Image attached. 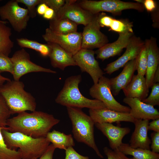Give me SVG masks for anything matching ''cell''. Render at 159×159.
<instances>
[{
    "label": "cell",
    "instance_id": "obj_42",
    "mask_svg": "<svg viewBox=\"0 0 159 159\" xmlns=\"http://www.w3.org/2000/svg\"><path fill=\"white\" fill-rule=\"evenodd\" d=\"M148 130H153L154 132H159V119L153 120L149 122Z\"/></svg>",
    "mask_w": 159,
    "mask_h": 159
},
{
    "label": "cell",
    "instance_id": "obj_6",
    "mask_svg": "<svg viewBox=\"0 0 159 159\" xmlns=\"http://www.w3.org/2000/svg\"><path fill=\"white\" fill-rule=\"evenodd\" d=\"M77 3L82 8L93 14L105 11L118 15L120 14L122 11L125 10L133 9L142 11L144 9L142 4L125 2L119 0L98 1L84 0Z\"/></svg>",
    "mask_w": 159,
    "mask_h": 159
},
{
    "label": "cell",
    "instance_id": "obj_47",
    "mask_svg": "<svg viewBox=\"0 0 159 159\" xmlns=\"http://www.w3.org/2000/svg\"><path fill=\"white\" fill-rule=\"evenodd\" d=\"M1 21V20H0V21Z\"/></svg>",
    "mask_w": 159,
    "mask_h": 159
},
{
    "label": "cell",
    "instance_id": "obj_24",
    "mask_svg": "<svg viewBox=\"0 0 159 159\" xmlns=\"http://www.w3.org/2000/svg\"><path fill=\"white\" fill-rule=\"evenodd\" d=\"M99 23L101 27H109L111 30L119 34L133 33L132 23L127 20L116 19L103 13H100Z\"/></svg>",
    "mask_w": 159,
    "mask_h": 159
},
{
    "label": "cell",
    "instance_id": "obj_9",
    "mask_svg": "<svg viewBox=\"0 0 159 159\" xmlns=\"http://www.w3.org/2000/svg\"><path fill=\"white\" fill-rule=\"evenodd\" d=\"M11 58L13 65L12 75L15 80H19L22 76L30 72L56 73L54 71L43 67L32 62L29 54L24 48L16 51Z\"/></svg>",
    "mask_w": 159,
    "mask_h": 159
},
{
    "label": "cell",
    "instance_id": "obj_3",
    "mask_svg": "<svg viewBox=\"0 0 159 159\" xmlns=\"http://www.w3.org/2000/svg\"><path fill=\"white\" fill-rule=\"evenodd\" d=\"M81 80L80 74L66 79L63 88L55 99V102L67 107L96 110L107 108L101 101L88 99L82 94L79 89V85Z\"/></svg>",
    "mask_w": 159,
    "mask_h": 159
},
{
    "label": "cell",
    "instance_id": "obj_1",
    "mask_svg": "<svg viewBox=\"0 0 159 159\" xmlns=\"http://www.w3.org/2000/svg\"><path fill=\"white\" fill-rule=\"evenodd\" d=\"M60 120L47 113L35 111L30 113L24 112L7 120V130L19 132L34 138L46 137Z\"/></svg>",
    "mask_w": 159,
    "mask_h": 159
},
{
    "label": "cell",
    "instance_id": "obj_28",
    "mask_svg": "<svg viewBox=\"0 0 159 159\" xmlns=\"http://www.w3.org/2000/svg\"><path fill=\"white\" fill-rule=\"evenodd\" d=\"M7 23L6 21H0V52L9 56L14 47V43L10 38L11 30L6 25Z\"/></svg>",
    "mask_w": 159,
    "mask_h": 159
},
{
    "label": "cell",
    "instance_id": "obj_33",
    "mask_svg": "<svg viewBox=\"0 0 159 159\" xmlns=\"http://www.w3.org/2000/svg\"><path fill=\"white\" fill-rule=\"evenodd\" d=\"M152 90L149 95L142 101L154 107L159 105V83L154 84L151 87Z\"/></svg>",
    "mask_w": 159,
    "mask_h": 159
},
{
    "label": "cell",
    "instance_id": "obj_20",
    "mask_svg": "<svg viewBox=\"0 0 159 159\" xmlns=\"http://www.w3.org/2000/svg\"><path fill=\"white\" fill-rule=\"evenodd\" d=\"M149 121L136 119L134 123L135 129L129 141V145L131 148L150 149L151 140L148 135Z\"/></svg>",
    "mask_w": 159,
    "mask_h": 159
},
{
    "label": "cell",
    "instance_id": "obj_35",
    "mask_svg": "<svg viewBox=\"0 0 159 159\" xmlns=\"http://www.w3.org/2000/svg\"><path fill=\"white\" fill-rule=\"evenodd\" d=\"M19 3H22L26 6L30 18H34L37 15L36 6L41 3V0H16Z\"/></svg>",
    "mask_w": 159,
    "mask_h": 159
},
{
    "label": "cell",
    "instance_id": "obj_32",
    "mask_svg": "<svg viewBox=\"0 0 159 159\" xmlns=\"http://www.w3.org/2000/svg\"><path fill=\"white\" fill-rule=\"evenodd\" d=\"M11 115L4 99L0 94V127H6L7 120Z\"/></svg>",
    "mask_w": 159,
    "mask_h": 159
},
{
    "label": "cell",
    "instance_id": "obj_22",
    "mask_svg": "<svg viewBox=\"0 0 159 159\" xmlns=\"http://www.w3.org/2000/svg\"><path fill=\"white\" fill-rule=\"evenodd\" d=\"M135 70L136 60L135 59L127 63L118 75L110 79L113 95H117L121 90L127 86L131 80Z\"/></svg>",
    "mask_w": 159,
    "mask_h": 159
},
{
    "label": "cell",
    "instance_id": "obj_7",
    "mask_svg": "<svg viewBox=\"0 0 159 159\" xmlns=\"http://www.w3.org/2000/svg\"><path fill=\"white\" fill-rule=\"evenodd\" d=\"M89 93L93 98L101 101L109 109L115 111L129 113V107L121 104L114 97L112 94L110 79L102 76L97 83L94 85L89 90Z\"/></svg>",
    "mask_w": 159,
    "mask_h": 159
},
{
    "label": "cell",
    "instance_id": "obj_10",
    "mask_svg": "<svg viewBox=\"0 0 159 159\" xmlns=\"http://www.w3.org/2000/svg\"><path fill=\"white\" fill-rule=\"evenodd\" d=\"M100 13L94 14L91 21L85 26L82 33L81 48H99L108 43L107 37L100 31Z\"/></svg>",
    "mask_w": 159,
    "mask_h": 159
},
{
    "label": "cell",
    "instance_id": "obj_34",
    "mask_svg": "<svg viewBox=\"0 0 159 159\" xmlns=\"http://www.w3.org/2000/svg\"><path fill=\"white\" fill-rule=\"evenodd\" d=\"M13 71V65L11 58L0 52V74L8 72L12 74Z\"/></svg>",
    "mask_w": 159,
    "mask_h": 159
},
{
    "label": "cell",
    "instance_id": "obj_40",
    "mask_svg": "<svg viewBox=\"0 0 159 159\" xmlns=\"http://www.w3.org/2000/svg\"><path fill=\"white\" fill-rule=\"evenodd\" d=\"M56 148L52 144H50L47 149L39 159H53Z\"/></svg>",
    "mask_w": 159,
    "mask_h": 159
},
{
    "label": "cell",
    "instance_id": "obj_39",
    "mask_svg": "<svg viewBox=\"0 0 159 159\" xmlns=\"http://www.w3.org/2000/svg\"><path fill=\"white\" fill-rule=\"evenodd\" d=\"M151 145L150 149L155 153H159V132H153L150 134Z\"/></svg>",
    "mask_w": 159,
    "mask_h": 159
},
{
    "label": "cell",
    "instance_id": "obj_30",
    "mask_svg": "<svg viewBox=\"0 0 159 159\" xmlns=\"http://www.w3.org/2000/svg\"><path fill=\"white\" fill-rule=\"evenodd\" d=\"M6 127H0V159H22L19 150L9 148L5 142L1 130Z\"/></svg>",
    "mask_w": 159,
    "mask_h": 159
},
{
    "label": "cell",
    "instance_id": "obj_2",
    "mask_svg": "<svg viewBox=\"0 0 159 159\" xmlns=\"http://www.w3.org/2000/svg\"><path fill=\"white\" fill-rule=\"evenodd\" d=\"M7 127L2 130L8 147L19 148L22 159H37L45 151L50 142L46 137L34 138L19 132H11Z\"/></svg>",
    "mask_w": 159,
    "mask_h": 159
},
{
    "label": "cell",
    "instance_id": "obj_17",
    "mask_svg": "<svg viewBox=\"0 0 159 159\" xmlns=\"http://www.w3.org/2000/svg\"><path fill=\"white\" fill-rule=\"evenodd\" d=\"M95 125L107 138L112 150L118 148L122 143L123 138L131 130L129 127L116 126L110 123H95Z\"/></svg>",
    "mask_w": 159,
    "mask_h": 159
},
{
    "label": "cell",
    "instance_id": "obj_31",
    "mask_svg": "<svg viewBox=\"0 0 159 159\" xmlns=\"http://www.w3.org/2000/svg\"><path fill=\"white\" fill-rule=\"evenodd\" d=\"M148 50L147 44H145L140 52L135 58L136 69L138 74L144 76L147 67Z\"/></svg>",
    "mask_w": 159,
    "mask_h": 159
},
{
    "label": "cell",
    "instance_id": "obj_19",
    "mask_svg": "<svg viewBox=\"0 0 159 159\" xmlns=\"http://www.w3.org/2000/svg\"><path fill=\"white\" fill-rule=\"evenodd\" d=\"M148 50L147 67L145 74L146 85L149 88L153 84L155 73L159 67V49L156 39L152 37L146 40Z\"/></svg>",
    "mask_w": 159,
    "mask_h": 159
},
{
    "label": "cell",
    "instance_id": "obj_23",
    "mask_svg": "<svg viewBox=\"0 0 159 159\" xmlns=\"http://www.w3.org/2000/svg\"><path fill=\"white\" fill-rule=\"evenodd\" d=\"M122 90L125 97L136 98L142 101L147 97L149 92L144 76L138 74L134 75L130 82Z\"/></svg>",
    "mask_w": 159,
    "mask_h": 159
},
{
    "label": "cell",
    "instance_id": "obj_15",
    "mask_svg": "<svg viewBox=\"0 0 159 159\" xmlns=\"http://www.w3.org/2000/svg\"><path fill=\"white\" fill-rule=\"evenodd\" d=\"M123 101L129 106V114L136 119L149 120L159 119V112L156 109L137 98L125 97Z\"/></svg>",
    "mask_w": 159,
    "mask_h": 159
},
{
    "label": "cell",
    "instance_id": "obj_8",
    "mask_svg": "<svg viewBox=\"0 0 159 159\" xmlns=\"http://www.w3.org/2000/svg\"><path fill=\"white\" fill-rule=\"evenodd\" d=\"M16 0H10L0 7L1 20H8L14 30L20 32L26 27L30 18L27 9L20 7Z\"/></svg>",
    "mask_w": 159,
    "mask_h": 159
},
{
    "label": "cell",
    "instance_id": "obj_45",
    "mask_svg": "<svg viewBox=\"0 0 159 159\" xmlns=\"http://www.w3.org/2000/svg\"><path fill=\"white\" fill-rule=\"evenodd\" d=\"M159 82V67L156 70L154 76L153 84Z\"/></svg>",
    "mask_w": 159,
    "mask_h": 159
},
{
    "label": "cell",
    "instance_id": "obj_38",
    "mask_svg": "<svg viewBox=\"0 0 159 159\" xmlns=\"http://www.w3.org/2000/svg\"><path fill=\"white\" fill-rule=\"evenodd\" d=\"M64 159H90L88 156L82 155L76 152L73 147H70L65 150Z\"/></svg>",
    "mask_w": 159,
    "mask_h": 159
},
{
    "label": "cell",
    "instance_id": "obj_18",
    "mask_svg": "<svg viewBox=\"0 0 159 159\" xmlns=\"http://www.w3.org/2000/svg\"><path fill=\"white\" fill-rule=\"evenodd\" d=\"M133 35V33L129 32L120 33L116 41L105 44L95 52L97 58L104 60L118 55L126 48Z\"/></svg>",
    "mask_w": 159,
    "mask_h": 159
},
{
    "label": "cell",
    "instance_id": "obj_12",
    "mask_svg": "<svg viewBox=\"0 0 159 159\" xmlns=\"http://www.w3.org/2000/svg\"><path fill=\"white\" fill-rule=\"evenodd\" d=\"M95 54L92 49L81 48L73 56L77 65L82 72H86L90 76L94 84L97 83L104 74L95 58Z\"/></svg>",
    "mask_w": 159,
    "mask_h": 159
},
{
    "label": "cell",
    "instance_id": "obj_43",
    "mask_svg": "<svg viewBox=\"0 0 159 159\" xmlns=\"http://www.w3.org/2000/svg\"><path fill=\"white\" fill-rule=\"evenodd\" d=\"M54 10L48 7L43 16L44 18L50 20L54 17Z\"/></svg>",
    "mask_w": 159,
    "mask_h": 159
},
{
    "label": "cell",
    "instance_id": "obj_46",
    "mask_svg": "<svg viewBox=\"0 0 159 159\" xmlns=\"http://www.w3.org/2000/svg\"><path fill=\"white\" fill-rule=\"evenodd\" d=\"M11 80L8 78L5 77L0 74V86L2 85L6 82L9 81Z\"/></svg>",
    "mask_w": 159,
    "mask_h": 159
},
{
    "label": "cell",
    "instance_id": "obj_36",
    "mask_svg": "<svg viewBox=\"0 0 159 159\" xmlns=\"http://www.w3.org/2000/svg\"><path fill=\"white\" fill-rule=\"evenodd\" d=\"M103 150L107 159H134L133 158H128L118 149L112 150L107 147H105Z\"/></svg>",
    "mask_w": 159,
    "mask_h": 159
},
{
    "label": "cell",
    "instance_id": "obj_37",
    "mask_svg": "<svg viewBox=\"0 0 159 159\" xmlns=\"http://www.w3.org/2000/svg\"><path fill=\"white\" fill-rule=\"evenodd\" d=\"M64 0H41V3H44L49 7L52 9L57 13L64 5Z\"/></svg>",
    "mask_w": 159,
    "mask_h": 159
},
{
    "label": "cell",
    "instance_id": "obj_27",
    "mask_svg": "<svg viewBox=\"0 0 159 159\" xmlns=\"http://www.w3.org/2000/svg\"><path fill=\"white\" fill-rule=\"evenodd\" d=\"M118 149L126 155H132L134 159H159V154L150 150L140 148H133L128 143H122Z\"/></svg>",
    "mask_w": 159,
    "mask_h": 159
},
{
    "label": "cell",
    "instance_id": "obj_13",
    "mask_svg": "<svg viewBox=\"0 0 159 159\" xmlns=\"http://www.w3.org/2000/svg\"><path fill=\"white\" fill-rule=\"evenodd\" d=\"M94 14L84 9L77 3V0H65L64 5L54 16L59 18H66L77 25L84 26L88 24Z\"/></svg>",
    "mask_w": 159,
    "mask_h": 159
},
{
    "label": "cell",
    "instance_id": "obj_4",
    "mask_svg": "<svg viewBox=\"0 0 159 159\" xmlns=\"http://www.w3.org/2000/svg\"><path fill=\"white\" fill-rule=\"evenodd\" d=\"M23 82L14 80L7 81L0 86V94L4 99L11 114L26 111H35V98L24 90Z\"/></svg>",
    "mask_w": 159,
    "mask_h": 159
},
{
    "label": "cell",
    "instance_id": "obj_11",
    "mask_svg": "<svg viewBox=\"0 0 159 159\" xmlns=\"http://www.w3.org/2000/svg\"><path fill=\"white\" fill-rule=\"evenodd\" d=\"M42 37L47 42L58 44L72 56L81 49V32H77L66 34H60L53 32L48 28L46 29Z\"/></svg>",
    "mask_w": 159,
    "mask_h": 159
},
{
    "label": "cell",
    "instance_id": "obj_14",
    "mask_svg": "<svg viewBox=\"0 0 159 159\" xmlns=\"http://www.w3.org/2000/svg\"><path fill=\"white\" fill-rule=\"evenodd\" d=\"M144 44L145 42L139 37L133 35L124 54L117 60L107 64L104 70L106 73L110 75L124 67L128 62L135 59Z\"/></svg>",
    "mask_w": 159,
    "mask_h": 159
},
{
    "label": "cell",
    "instance_id": "obj_5",
    "mask_svg": "<svg viewBox=\"0 0 159 159\" xmlns=\"http://www.w3.org/2000/svg\"><path fill=\"white\" fill-rule=\"evenodd\" d=\"M67 109L72 124L74 138L78 142L83 143L92 148L99 157L103 158L95 142V123L92 118L80 108L68 107Z\"/></svg>",
    "mask_w": 159,
    "mask_h": 159
},
{
    "label": "cell",
    "instance_id": "obj_26",
    "mask_svg": "<svg viewBox=\"0 0 159 159\" xmlns=\"http://www.w3.org/2000/svg\"><path fill=\"white\" fill-rule=\"evenodd\" d=\"M49 28L54 32L66 34L77 32V25L68 19L58 18L54 16L49 21Z\"/></svg>",
    "mask_w": 159,
    "mask_h": 159
},
{
    "label": "cell",
    "instance_id": "obj_21",
    "mask_svg": "<svg viewBox=\"0 0 159 159\" xmlns=\"http://www.w3.org/2000/svg\"><path fill=\"white\" fill-rule=\"evenodd\" d=\"M47 44L50 49L49 57L53 67L64 70L67 67L77 65L73 56L58 44L49 42Z\"/></svg>",
    "mask_w": 159,
    "mask_h": 159
},
{
    "label": "cell",
    "instance_id": "obj_25",
    "mask_svg": "<svg viewBox=\"0 0 159 159\" xmlns=\"http://www.w3.org/2000/svg\"><path fill=\"white\" fill-rule=\"evenodd\" d=\"M46 137L50 143H52L56 149L57 148L65 150L68 148L73 147L75 145L71 134L67 135L55 130L49 132Z\"/></svg>",
    "mask_w": 159,
    "mask_h": 159
},
{
    "label": "cell",
    "instance_id": "obj_41",
    "mask_svg": "<svg viewBox=\"0 0 159 159\" xmlns=\"http://www.w3.org/2000/svg\"><path fill=\"white\" fill-rule=\"evenodd\" d=\"M142 4L144 7L148 11H152L156 8L155 3V1L153 0H145L143 1Z\"/></svg>",
    "mask_w": 159,
    "mask_h": 159
},
{
    "label": "cell",
    "instance_id": "obj_44",
    "mask_svg": "<svg viewBox=\"0 0 159 159\" xmlns=\"http://www.w3.org/2000/svg\"><path fill=\"white\" fill-rule=\"evenodd\" d=\"M49 7L44 3L39 4L37 8V12L39 14L43 15Z\"/></svg>",
    "mask_w": 159,
    "mask_h": 159
},
{
    "label": "cell",
    "instance_id": "obj_16",
    "mask_svg": "<svg viewBox=\"0 0 159 159\" xmlns=\"http://www.w3.org/2000/svg\"><path fill=\"white\" fill-rule=\"evenodd\" d=\"M89 112L95 123H112L122 121L134 123L136 120L132 117L129 113L118 112L107 108L89 109Z\"/></svg>",
    "mask_w": 159,
    "mask_h": 159
},
{
    "label": "cell",
    "instance_id": "obj_29",
    "mask_svg": "<svg viewBox=\"0 0 159 159\" xmlns=\"http://www.w3.org/2000/svg\"><path fill=\"white\" fill-rule=\"evenodd\" d=\"M16 41L18 44L21 48H27L34 50L44 57L49 56V55L50 49L47 44H42L23 38H17Z\"/></svg>",
    "mask_w": 159,
    "mask_h": 159
}]
</instances>
